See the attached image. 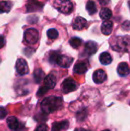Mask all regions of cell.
Masks as SVG:
<instances>
[{
  "label": "cell",
  "mask_w": 130,
  "mask_h": 131,
  "mask_svg": "<svg viewBox=\"0 0 130 131\" xmlns=\"http://www.w3.org/2000/svg\"><path fill=\"white\" fill-rule=\"evenodd\" d=\"M63 107V99L60 97L51 96L44 99L41 103V108L46 114L53 113Z\"/></svg>",
  "instance_id": "obj_1"
},
{
  "label": "cell",
  "mask_w": 130,
  "mask_h": 131,
  "mask_svg": "<svg viewBox=\"0 0 130 131\" xmlns=\"http://www.w3.org/2000/svg\"><path fill=\"white\" fill-rule=\"evenodd\" d=\"M111 47L114 51L128 52L130 51V38L129 36L116 37L110 41Z\"/></svg>",
  "instance_id": "obj_2"
},
{
  "label": "cell",
  "mask_w": 130,
  "mask_h": 131,
  "mask_svg": "<svg viewBox=\"0 0 130 131\" xmlns=\"http://www.w3.org/2000/svg\"><path fill=\"white\" fill-rule=\"evenodd\" d=\"M54 7L60 12H62L64 14L70 13V12L73 9V5L71 2L67 1V0H64V1L57 0L54 2Z\"/></svg>",
  "instance_id": "obj_3"
},
{
  "label": "cell",
  "mask_w": 130,
  "mask_h": 131,
  "mask_svg": "<svg viewBox=\"0 0 130 131\" xmlns=\"http://www.w3.org/2000/svg\"><path fill=\"white\" fill-rule=\"evenodd\" d=\"M25 40L28 44H35L38 40V31L34 28H29L25 32Z\"/></svg>",
  "instance_id": "obj_4"
},
{
  "label": "cell",
  "mask_w": 130,
  "mask_h": 131,
  "mask_svg": "<svg viewBox=\"0 0 130 131\" xmlns=\"http://www.w3.org/2000/svg\"><path fill=\"white\" fill-rule=\"evenodd\" d=\"M77 88V84L74 80H73L71 78H67L64 81V82L61 84V89L63 92L64 93H70L74 91H75Z\"/></svg>",
  "instance_id": "obj_5"
},
{
  "label": "cell",
  "mask_w": 130,
  "mask_h": 131,
  "mask_svg": "<svg viewBox=\"0 0 130 131\" xmlns=\"http://www.w3.org/2000/svg\"><path fill=\"white\" fill-rule=\"evenodd\" d=\"M15 68L18 74H19L20 75H25L29 72L27 62L22 58H19L17 60L15 64Z\"/></svg>",
  "instance_id": "obj_6"
},
{
  "label": "cell",
  "mask_w": 130,
  "mask_h": 131,
  "mask_svg": "<svg viewBox=\"0 0 130 131\" xmlns=\"http://www.w3.org/2000/svg\"><path fill=\"white\" fill-rule=\"evenodd\" d=\"M73 58L66 55H59L57 64L62 68H69L73 63Z\"/></svg>",
  "instance_id": "obj_7"
},
{
  "label": "cell",
  "mask_w": 130,
  "mask_h": 131,
  "mask_svg": "<svg viewBox=\"0 0 130 131\" xmlns=\"http://www.w3.org/2000/svg\"><path fill=\"white\" fill-rule=\"evenodd\" d=\"M93 79L96 84H101L107 79V74L103 69H98L93 73Z\"/></svg>",
  "instance_id": "obj_8"
},
{
  "label": "cell",
  "mask_w": 130,
  "mask_h": 131,
  "mask_svg": "<svg viewBox=\"0 0 130 131\" xmlns=\"http://www.w3.org/2000/svg\"><path fill=\"white\" fill-rule=\"evenodd\" d=\"M57 83V78L54 74L51 73L49 74L44 81V87L47 88L48 89H52L54 88V86L56 85Z\"/></svg>",
  "instance_id": "obj_9"
},
{
  "label": "cell",
  "mask_w": 130,
  "mask_h": 131,
  "mask_svg": "<svg viewBox=\"0 0 130 131\" xmlns=\"http://www.w3.org/2000/svg\"><path fill=\"white\" fill-rule=\"evenodd\" d=\"M7 124L11 130L14 131L20 130H21L20 128L22 127V126L21 125L18 119L15 117H9L7 119Z\"/></svg>",
  "instance_id": "obj_10"
},
{
  "label": "cell",
  "mask_w": 130,
  "mask_h": 131,
  "mask_svg": "<svg viewBox=\"0 0 130 131\" xmlns=\"http://www.w3.org/2000/svg\"><path fill=\"white\" fill-rule=\"evenodd\" d=\"M87 25V21L82 17H77L73 24V28L75 30H82L85 28Z\"/></svg>",
  "instance_id": "obj_11"
},
{
  "label": "cell",
  "mask_w": 130,
  "mask_h": 131,
  "mask_svg": "<svg viewBox=\"0 0 130 131\" xmlns=\"http://www.w3.org/2000/svg\"><path fill=\"white\" fill-rule=\"evenodd\" d=\"M97 48H98V46H97V43H95L94 41H90L86 43L84 50H85V52L87 53V54L93 55L97 51Z\"/></svg>",
  "instance_id": "obj_12"
},
{
  "label": "cell",
  "mask_w": 130,
  "mask_h": 131,
  "mask_svg": "<svg viewBox=\"0 0 130 131\" xmlns=\"http://www.w3.org/2000/svg\"><path fill=\"white\" fill-rule=\"evenodd\" d=\"M69 127V122L67 121H63L61 122H55L52 126L51 131H62L67 129Z\"/></svg>",
  "instance_id": "obj_13"
},
{
  "label": "cell",
  "mask_w": 130,
  "mask_h": 131,
  "mask_svg": "<svg viewBox=\"0 0 130 131\" xmlns=\"http://www.w3.org/2000/svg\"><path fill=\"white\" fill-rule=\"evenodd\" d=\"M87 71V64L86 62H79L75 64L74 72L77 74H84Z\"/></svg>",
  "instance_id": "obj_14"
},
{
  "label": "cell",
  "mask_w": 130,
  "mask_h": 131,
  "mask_svg": "<svg viewBox=\"0 0 130 131\" xmlns=\"http://www.w3.org/2000/svg\"><path fill=\"white\" fill-rule=\"evenodd\" d=\"M118 74L120 76H126L130 73L129 68L127 63L126 62H122L119 64L118 68H117Z\"/></svg>",
  "instance_id": "obj_15"
},
{
  "label": "cell",
  "mask_w": 130,
  "mask_h": 131,
  "mask_svg": "<svg viewBox=\"0 0 130 131\" xmlns=\"http://www.w3.org/2000/svg\"><path fill=\"white\" fill-rule=\"evenodd\" d=\"M113 26V24L110 21H105L104 22H103L101 25V31L103 34L106 35H109L112 32Z\"/></svg>",
  "instance_id": "obj_16"
},
{
  "label": "cell",
  "mask_w": 130,
  "mask_h": 131,
  "mask_svg": "<svg viewBox=\"0 0 130 131\" xmlns=\"http://www.w3.org/2000/svg\"><path fill=\"white\" fill-rule=\"evenodd\" d=\"M112 57L108 52H103L100 54V61L102 64L107 65L110 64L112 62Z\"/></svg>",
  "instance_id": "obj_17"
},
{
  "label": "cell",
  "mask_w": 130,
  "mask_h": 131,
  "mask_svg": "<svg viewBox=\"0 0 130 131\" xmlns=\"http://www.w3.org/2000/svg\"><path fill=\"white\" fill-rule=\"evenodd\" d=\"M12 3L9 1H1L0 2V13L8 12L11 8Z\"/></svg>",
  "instance_id": "obj_18"
},
{
  "label": "cell",
  "mask_w": 130,
  "mask_h": 131,
  "mask_svg": "<svg viewBox=\"0 0 130 131\" xmlns=\"http://www.w3.org/2000/svg\"><path fill=\"white\" fill-rule=\"evenodd\" d=\"M44 71L40 69V68H38L34 71V81L37 84H39L41 82V81L44 79Z\"/></svg>",
  "instance_id": "obj_19"
},
{
  "label": "cell",
  "mask_w": 130,
  "mask_h": 131,
  "mask_svg": "<svg viewBox=\"0 0 130 131\" xmlns=\"http://www.w3.org/2000/svg\"><path fill=\"white\" fill-rule=\"evenodd\" d=\"M100 16L102 19L103 20H108L109 18H110V17L112 16V12L110 9H109L108 8H103L100 10Z\"/></svg>",
  "instance_id": "obj_20"
},
{
  "label": "cell",
  "mask_w": 130,
  "mask_h": 131,
  "mask_svg": "<svg viewBox=\"0 0 130 131\" xmlns=\"http://www.w3.org/2000/svg\"><path fill=\"white\" fill-rule=\"evenodd\" d=\"M86 8L88 12V13L90 15H93L97 12V5H96V3L93 1H89L87 2V5H86Z\"/></svg>",
  "instance_id": "obj_21"
},
{
  "label": "cell",
  "mask_w": 130,
  "mask_h": 131,
  "mask_svg": "<svg viewBox=\"0 0 130 131\" xmlns=\"http://www.w3.org/2000/svg\"><path fill=\"white\" fill-rule=\"evenodd\" d=\"M70 45L74 48H77L79 46L81 45L82 44V40L79 38H77V37H74L73 38H71L70 40Z\"/></svg>",
  "instance_id": "obj_22"
},
{
  "label": "cell",
  "mask_w": 130,
  "mask_h": 131,
  "mask_svg": "<svg viewBox=\"0 0 130 131\" xmlns=\"http://www.w3.org/2000/svg\"><path fill=\"white\" fill-rule=\"evenodd\" d=\"M47 35H48V37L49 38L54 39V38H57L58 37V31L55 28H51L48 31Z\"/></svg>",
  "instance_id": "obj_23"
},
{
  "label": "cell",
  "mask_w": 130,
  "mask_h": 131,
  "mask_svg": "<svg viewBox=\"0 0 130 131\" xmlns=\"http://www.w3.org/2000/svg\"><path fill=\"white\" fill-rule=\"evenodd\" d=\"M59 55L57 54V52H53V54H51L50 55V61L51 63H57V58H58Z\"/></svg>",
  "instance_id": "obj_24"
},
{
  "label": "cell",
  "mask_w": 130,
  "mask_h": 131,
  "mask_svg": "<svg viewBox=\"0 0 130 131\" xmlns=\"http://www.w3.org/2000/svg\"><path fill=\"white\" fill-rule=\"evenodd\" d=\"M48 89L47 88H45L44 86V87H42V88H41L39 90H38V94H37V95L38 96V97H41V96H43L44 94H46V92H47V91H48Z\"/></svg>",
  "instance_id": "obj_25"
},
{
  "label": "cell",
  "mask_w": 130,
  "mask_h": 131,
  "mask_svg": "<svg viewBox=\"0 0 130 131\" xmlns=\"http://www.w3.org/2000/svg\"><path fill=\"white\" fill-rule=\"evenodd\" d=\"M7 115V111L6 110L2 107H0V120L2 119H4Z\"/></svg>",
  "instance_id": "obj_26"
},
{
  "label": "cell",
  "mask_w": 130,
  "mask_h": 131,
  "mask_svg": "<svg viewBox=\"0 0 130 131\" xmlns=\"http://www.w3.org/2000/svg\"><path fill=\"white\" fill-rule=\"evenodd\" d=\"M35 131H48V126L46 124H41L36 128Z\"/></svg>",
  "instance_id": "obj_27"
},
{
  "label": "cell",
  "mask_w": 130,
  "mask_h": 131,
  "mask_svg": "<svg viewBox=\"0 0 130 131\" xmlns=\"http://www.w3.org/2000/svg\"><path fill=\"white\" fill-rule=\"evenodd\" d=\"M123 28L125 30H129L130 28V21H127L124 24H123Z\"/></svg>",
  "instance_id": "obj_28"
},
{
  "label": "cell",
  "mask_w": 130,
  "mask_h": 131,
  "mask_svg": "<svg viewBox=\"0 0 130 131\" xmlns=\"http://www.w3.org/2000/svg\"><path fill=\"white\" fill-rule=\"evenodd\" d=\"M5 39L4 36L0 35V48H2L5 45Z\"/></svg>",
  "instance_id": "obj_29"
},
{
  "label": "cell",
  "mask_w": 130,
  "mask_h": 131,
  "mask_svg": "<svg viewBox=\"0 0 130 131\" xmlns=\"http://www.w3.org/2000/svg\"><path fill=\"white\" fill-rule=\"evenodd\" d=\"M74 131H86V130H85L84 129H82V128H80H80H77V129H76Z\"/></svg>",
  "instance_id": "obj_30"
},
{
  "label": "cell",
  "mask_w": 130,
  "mask_h": 131,
  "mask_svg": "<svg viewBox=\"0 0 130 131\" xmlns=\"http://www.w3.org/2000/svg\"><path fill=\"white\" fill-rule=\"evenodd\" d=\"M103 131H110V130H103Z\"/></svg>",
  "instance_id": "obj_31"
},
{
  "label": "cell",
  "mask_w": 130,
  "mask_h": 131,
  "mask_svg": "<svg viewBox=\"0 0 130 131\" xmlns=\"http://www.w3.org/2000/svg\"><path fill=\"white\" fill-rule=\"evenodd\" d=\"M129 7H130V2H129Z\"/></svg>",
  "instance_id": "obj_32"
},
{
  "label": "cell",
  "mask_w": 130,
  "mask_h": 131,
  "mask_svg": "<svg viewBox=\"0 0 130 131\" xmlns=\"http://www.w3.org/2000/svg\"></svg>",
  "instance_id": "obj_33"
}]
</instances>
